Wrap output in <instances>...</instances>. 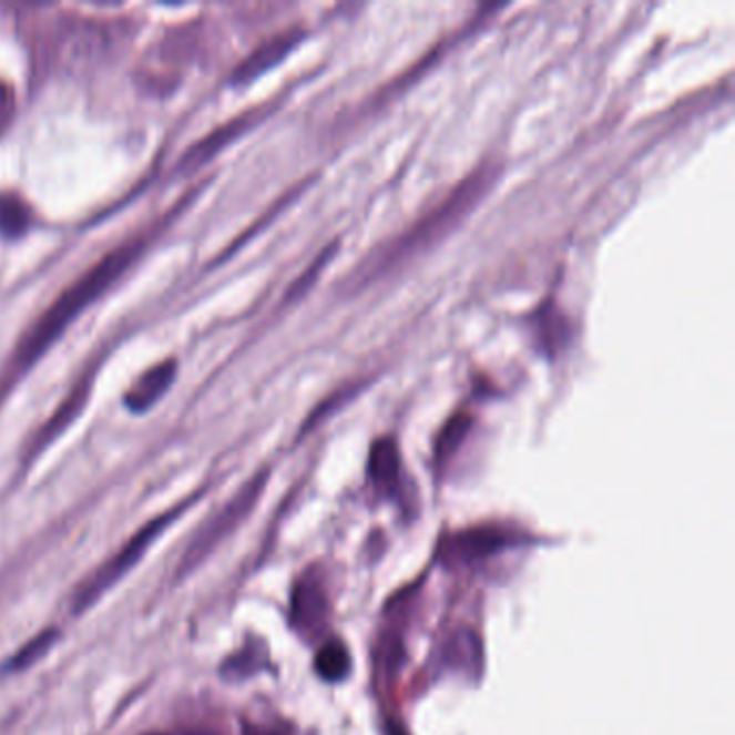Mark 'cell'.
Listing matches in <instances>:
<instances>
[{"mask_svg": "<svg viewBox=\"0 0 735 735\" xmlns=\"http://www.w3.org/2000/svg\"><path fill=\"white\" fill-rule=\"evenodd\" d=\"M141 244L119 246L113 253L104 255L93 268L84 272L72 287H68L48 310L39 317L35 326L27 333L24 341L18 348V363L31 365L52 341L68 328L72 319H76L80 310L89 307L100 294H104L116 278L132 266L139 257Z\"/></svg>", "mask_w": 735, "mask_h": 735, "instance_id": "cell-1", "label": "cell"}, {"mask_svg": "<svg viewBox=\"0 0 735 735\" xmlns=\"http://www.w3.org/2000/svg\"><path fill=\"white\" fill-rule=\"evenodd\" d=\"M177 513L180 509L169 511L154 522H150L143 531H139L130 542L125 543L113 559H109L102 568H98L86 581L82 582L74 593V613H82L86 606L95 604L113 584L121 581L143 559V554L150 550L155 538L171 524V520Z\"/></svg>", "mask_w": 735, "mask_h": 735, "instance_id": "cell-2", "label": "cell"}, {"mask_svg": "<svg viewBox=\"0 0 735 735\" xmlns=\"http://www.w3.org/2000/svg\"><path fill=\"white\" fill-rule=\"evenodd\" d=\"M292 623L305 639H317L328 623L326 591L315 579H303L292 595Z\"/></svg>", "mask_w": 735, "mask_h": 735, "instance_id": "cell-3", "label": "cell"}, {"mask_svg": "<svg viewBox=\"0 0 735 735\" xmlns=\"http://www.w3.org/2000/svg\"><path fill=\"white\" fill-rule=\"evenodd\" d=\"M259 490H262V479L253 481L205 531H201V535L194 540V543H191V550L184 559L186 565H191L193 561H201L212 545H216L232 531L233 527L246 515V511L255 504V499L259 497Z\"/></svg>", "mask_w": 735, "mask_h": 735, "instance_id": "cell-4", "label": "cell"}, {"mask_svg": "<svg viewBox=\"0 0 735 735\" xmlns=\"http://www.w3.org/2000/svg\"><path fill=\"white\" fill-rule=\"evenodd\" d=\"M175 374H177L175 360H164L152 369H147L125 392V406L132 412H145L173 385Z\"/></svg>", "mask_w": 735, "mask_h": 735, "instance_id": "cell-5", "label": "cell"}, {"mask_svg": "<svg viewBox=\"0 0 735 735\" xmlns=\"http://www.w3.org/2000/svg\"><path fill=\"white\" fill-rule=\"evenodd\" d=\"M296 41H298V35H294V33H285V35H278V38L266 41L244 63L237 65V70L233 74V82L244 84V82L264 74L266 70H270L272 65H276L294 48Z\"/></svg>", "mask_w": 735, "mask_h": 735, "instance_id": "cell-6", "label": "cell"}, {"mask_svg": "<svg viewBox=\"0 0 735 735\" xmlns=\"http://www.w3.org/2000/svg\"><path fill=\"white\" fill-rule=\"evenodd\" d=\"M445 660L451 668L474 675L481 666V645L479 639L470 630H460L456 632L447 647H445Z\"/></svg>", "mask_w": 735, "mask_h": 735, "instance_id": "cell-7", "label": "cell"}, {"mask_svg": "<svg viewBox=\"0 0 735 735\" xmlns=\"http://www.w3.org/2000/svg\"><path fill=\"white\" fill-rule=\"evenodd\" d=\"M248 127V116H239L232 123L218 127L214 134L205 136L201 143H196L193 150H188L184 155V166H198L205 164L210 157H214L216 152H221L227 143H232L235 136H239Z\"/></svg>", "mask_w": 735, "mask_h": 735, "instance_id": "cell-8", "label": "cell"}, {"mask_svg": "<svg viewBox=\"0 0 735 735\" xmlns=\"http://www.w3.org/2000/svg\"><path fill=\"white\" fill-rule=\"evenodd\" d=\"M369 472H371L374 483L382 490H390L397 483V479H399V456H397V449L390 440H382L374 447Z\"/></svg>", "mask_w": 735, "mask_h": 735, "instance_id": "cell-9", "label": "cell"}, {"mask_svg": "<svg viewBox=\"0 0 735 735\" xmlns=\"http://www.w3.org/2000/svg\"><path fill=\"white\" fill-rule=\"evenodd\" d=\"M29 205L16 194H0V233L4 237H20L29 229Z\"/></svg>", "mask_w": 735, "mask_h": 735, "instance_id": "cell-10", "label": "cell"}, {"mask_svg": "<svg viewBox=\"0 0 735 735\" xmlns=\"http://www.w3.org/2000/svg\"><path fill=\"white\" fill-rule=\"evenodd\" d=\"M315 664H317V673L324 680L339 682V680H344L348 675L351 662H349L348 650L341 643L333 641V643H326L321 647V652L317 654Z\"/></svg>", "mask_w": 735, "mask_h": 735, "instance_id": "cell-11", "label": "cell"}, {"mask_svg": "<svg viewBox=\"0 0 735 735\" xmlns=\"http://www.w3.org/2000/svg\"><path fill=\"white\" fill-rule=\"evenodd\" d=\"M501 545H504V538H501L499 533H490V531H477V533H470L458 540V550H466V559L481 557L486 552L499 550Z\"/></svg>", "mask_w": 735, "mask_h": 735, "instance_id": "cell-12", "label": "cell"}, {"mask_svg": "<svg viewBox=\"0 0 735 735\" xmlns=\"http://www.w3.org/2000/svg\"><path fill=\"white\" fill-rule=\"evenodd\" d=\"M57 641V632H52V630H48V632H43V634H39L38 639L35 641H31L16 659H11V666L9 668H13V671H18V668H24V666H29V664H33L35 660L41 659L50 647H52V643Z\"/></svg>", "mask_w": 735, "mask_h": 735, "instance_id": "cell-13", "label": "cell"}, {"mask_svg": "<svg viewBox=\"0 0 735 735\" xmlns=\"http://www.w3.org/2000/svg\"><path fill=\"white\" fill-rule=\"evenodd\" d=\"M244 735H292L283 725H248Z\"/></svg>", "mask_w": 735, "mask_h": 735, "instance_id": "cell-14", "label": "cell"}, {"mask_svg": "<svg viewBox=\"0 0 735 735\" xmlns=\"http://www.w3.org/2000/svg\"><path fill=\"white\" fill-rule=\"evenodd\" d=\"M194 735H216V734H212V732H210V734H207V732H203V734H194Z\"/></svg>", "mask_w": 735, "mask_h": 735, "instance_id": "cell-15", "label": "cell"}, {"mask_svg": "<svg viewBox=\"0 0 735 735\" xmlns=\"http://www.w3.org/2000/svg\"><path fill=\"white\" fill-rule=\"evenodd\" d=\"M152 735H160V734H152Z\"/></svg>", "mask_w": 735, "mask_h": 735, "instance_id": "cell-16", "label": "cell"}]
</instances>
